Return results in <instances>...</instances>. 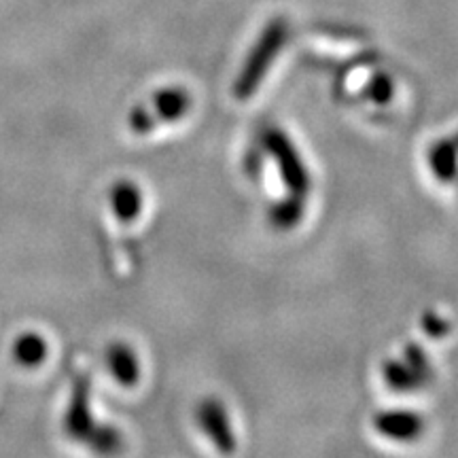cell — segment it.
Returning a JSON list of instances; mask_svg holds the SVG:
<instances>
[{"mask_svg": "<svg viewBox=\"0 0 458 458\" xmlns=\"http://www.w3.org/2000/svg\"><path fill=\"white\" fill-rule=\"evenodd\" d=\"M64 431L72 442L83 444L94 452L113 454L122 450V435L117 428L98 422L91 410V386L88 376L74 377L72 397L66 408Z\"/></svg>", "mask_w": 458, "mask_h": 458, "instance_id": "obj_1", "label": "cell"}, {"mask_svg": "<svg viewBox=\"0 0 458 458\" xmlns=\"http://www.w3.org/2000/svg\"><path fill=\"white\" fill-rule=\"evenodd\" d=\"M286 41V24L284 20H274L266 26V30L261 32L259 41L255 43L253 51L246 57L242 72L233 83V96L238 100H246L259 89V85L270 71V64L276 60L278 51L283 49Z\"/></svg>", "mask_w": 458, "mask_h": 458, "instance_id": "obj_2", "label": "cell"}, {"mask_svg": "<svg viewBox=\"0 0 458 458\" xmlns=\"http://www.w3.org/2000/svg\"><path fill=\"white\" fill-rule=\"evenodd\" d=\"M191 108V96L182 88H164L151 96L147 105H139L130 113V128L145 136L162 123L181 122Z\"/></svg>", "mask_w": 458, "mask_h": 458, "instance_id": "obj_3", "label": "cell"}, {"mask_svg": "<svg viewBox=\"0 0 458 458\" xmlns=\"http://www.w3.org/2000/svg\"><path fill=\"white\" fill-rule=\"evenodd\" d=\"M263 145H266L270 156L278 162L280 174L286 185H289L293 196L303 198L310 191V174H308L306 165H303L300 153L293 147V142L286 139L284 131L280 130H267L263 134Z\"/></svg>", "mask_w": 458, "mask_h": 458, "instance_id": "obj_4", "label": "cell"}, {"mask_svg": "<svg viewBox=\"0 0 458 458\" xmlns=\"http://www.w3.org/2000/svg\"><path fill=\"white\" fill-rule=\"evenodd\" d=\"M198 425L202 427V431L208 435L210 442L221 452L229 454V452L236 450V437H233L232 427H229L227 411L216 399H206L199 403Z\"/></svg>", "mask_w": 458, "mask_h": 458, "instance_id": "obj_5", "label": "cell"}, {"mask_svg": "<svg viewBox=\"0 0 458 458\" xmlns=\"http://www.w3.org/2000/svg\"><path fill=\"white\" fill-rule=\"evenodd\" d=\"M106 365L108 371L119 385L123 386H134L140 380V360L139 354L134 352V348L128 344H113L106 351Z\"/></svg>", "mask_w": 458, "mask_h": 458, "instance_id": "obj_6", "label": "cell"}, {"mask_svg": "<svg viewBox=\"0 0 458 458\" xmlns=\"http://www.w3.org/2000/svg\"><path fill=\"white\" fill-rule=\"evenodd\" d=\"M374 427L377 433L388 439H397V442H411L422 433L420 416L411 414V411H382L376 416Z\"/></svg>", "mask_w": 458, "mask_h": 458, "instance_id": "obj_7", "label": "cell"}, {"mask_svg": "<svg viewBox=\"0 0 458 458\" xmlns=\"http://www.w3.org/2000/svg\"><path fill=\"white\" fill-rule=\"evenodd\" d=\"M142 204H145V199H142V191L139 185H134L130 181L114 182L111 189V210L114 219L131 225L140 216Z\"/></svg>", "mask_w": 458, "mask_h": 458, "instance_id": "obj_8", "label": "cell"}, {"mask_svg": "<svg viewBox=\"0 0 458 458\" xmlns=\"http://www.w3.org/2000/svg\"><path fill=\"white\" fill-rule=\"evenodd\" d=\"M49 346L45 342L43 335L38 334H21L13 344V359L15 363H20L21 368H38V365L45 363L47 359Z\"/></svg>", "mask_w": 458, "mask_h": 458, "instance_id": "obj_9", "label": "cell"}, {"mask_svg": "<svg viewBox=\"0 0 458 458\" xmlns=\"http://www.w3.org/2000/svg\"><path fill=\"white\" fill-rule=\"evenodd\" d=\"M458 142L456 140H437L428 151V164L433 174L439 181H452L456 176Z\"/></svg>", "mask_w": 458, "mask_h": 458, "instance_id": "obj_10", "label": "cell"}, {"mask_svg": "<svg viewBox=\"0 0 458 458\" xmlns=\"http://www.w3.org/2000/svg\"><path fill=\"white\" fill-rule=\"evenodd\" d=\"M385 380L388 386L397 388L399 393H405V391H411V388L420 386L427 377L422 374H418V371L411 368L408 360H405V363L388 360V363L385 365Z\"/></svg>", "mask_w": 458, "mask_h": 458, "instance_id": "obj_11", "label": "cell"}, {"mask_svg": "<svg viewBox=\"0 0 458 458\" xmlns=\"http://www.w3.org/2000/svg\"><path fill=\"white\" fill-rule=\"evenodd\" d=\"M303 216V204L300 196H291V199L278 202L270 210V219L278 229H291L301 221Z\"/></svg>", "mask_w": 458, "mask_h": 458, "instance_id": "obj_12", "label": "cell"}, {"mask_svg": "<svg viewBox=\"0 0 458 458\" xmlns=\"http://www.w3.org/2000/svg\"><path fill=\"white\" fill-rule=\"evenodd\" d=\"M371 96H374L376 102L388 100L393 96V83L386 77H377L374 81V88H371Z\"/></svg>", "mask_w": 458, "mask_h": 458, "instance_id": "obj_13", "label": "cell"}, {"mask_svg": "<svg viewBox=\"0 0 458 458\" xmlns=\"http://www.w3.org/2000/svg\"><path fill=\"white\" fill-rule=\"evenodd\" d=\"M456 142H458V139H456Z\"/></svg>", "mask_w": 458, "mask_h": 458, "instance_id": "obj_14", "label": "cell"}]
</instances>
